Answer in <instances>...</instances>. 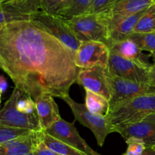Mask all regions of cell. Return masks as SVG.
I'll use <instances>...</instances> for the list:
<instances>
[{"label": "cell", "mask_w": 155, "mask_h": 155, "mask_svg": "<svg viewBox=\"0 0 155 155\" xmlns=\"http://www.w3.org/2000/svg\"><path fill=\"white\" fill-rule=\"evenodd\" d=\"M44 131H33L28 136L0 144V155H27L33 153L42 142Z\"/></svg>", "instance_id": "5bb4252c"}, {"label": "cell", "mask_w": 155, "mask_h": 155, "mask_svg": "<svg viewBox=\"0 0 155 155\" xmlns=\"http://www.w3.org/2000/svg\"><path fill=\"white\" fill-rule=\"evenodd\" d=\"M142 155H155V151L152 147H147Z\"/></svg>", "instance_id": "d6a6232c"}, {"label": "cell", "mask_w": 155, "mask_h": 155, "mask_svg": "<svg viewBox=\"0 0 155 155\" xmlns=\"http://www.w3.org/2000/svg\"><path fill=\"white\" fill-rule=\"evenodd\" d=\"M33 131L27 129L12 128V127L0 126V144L28 136Z\"/></svg>", "instance_id": "484cf974"}, {"label": "cell", "mask_w": 155, "mask_h": 155, "mask_svg": "<svg viewBox=\"0 0 155 155\" xmlns=\"http://www.w3.org/2000/svg\"><path fill=\"white\" fill-rule=\"evenodd\" d=\"M7 88L8 83L6 81L5 78L3 76L0 75V92H2V94H3L7 90Z\"/></svg>", "instance_id": "1f68e13d"}, {"label": "cell", "mask_w": 155, "mask_h": 155, "mask_svg": "<svg viewBox=\"0 0 155 155\" xmlns=\"http://www.w3.org/2000/svg\"><path fill=\"white\" fill-rule=\"evenodd\" d=\"M34 101L41 129L45 132L61 118L58 106L54 101V97L48 93L42 94Z\"/></svg>", "instance_id": "9a60e30c"}, {"label": "cell", "mask_w": 155, "mask_h": 155, "mask_svg": "<svg viewBox=\"0 0 155 155\" xmlns=\"http://www.w3.org/2000/svg\"><path fill=\"white\" fill-rule=\"evenodd\" d=\"M2 92H0V104H1V98H2Z\"/></svg>", "instance_id": "8d00e7d4"}, {"label": "cell", "mask_w": 155, "mask_h": 155, "mask_svg": "<svg viewBox=\"0 0 155 155\" xmlns=\"http://www.w3.org/2000/svg\"><path fill=\"white\" fill-rule=\"evenodd\" d=\"M155 114V92L134 97L115 107L107 115L114 127L139 122Z\"/></svg>", "instance_id": "3957f363"}, {"label": "cell", "mask_w": 155, "mask_h": 155, "mask_svg": "<svg viewBox=\"0 0 155 155\" xmlns=\"http://www.w3.org/2000/svg\"><path fill=\"white\" fill-rule=\"evenodd\" d=\"M30 20L55 37L75 56L76 51L81 45V42L70 28L64 18L39 11L30 15Z\"/></svg>", "instance_id": "277c9868"}, {"label": "cell", "mask_w": 155, "mask_h": 155, "mask_svg": "<svg viewBox=\"0 0 155 155\" xmlns=\"http://www.w3.org/2000/svg\"><path fill=\"white\" fill-rule=\"evenodd\" d=\"M110 48L101 42H82L74 56L75 64L80 69H88L95 67L107 68Z\"/></svg>", "instance_id": "9c48e42d"}, {"label": "cell", "mask_w": 155, "mask_h": 155, "mask_svg": "<svg viewBox=\"0 0 155 155\" xmlns=\"http://www.w3.org/2000/svg\"><path fill=\"white\" fill-rule=\"evenodd\" d=\"M42 142L47 148L61 155H86L76 148L58 140L45 132L42 136Z\"/></svg>", "instance_id": "d6986e66"}, {"label": "cell", "mask_w": 155, "mask_h": 155, "mask_svg": "<svg viewBox=\"0 0 155 155\" xmlns=\"http://www.w3.org/2000/svg\"><path fill=\"white\" fill-rule=\"evenodd\" d=\"M21 93V91L15 87L10 98L0 110V126L12 128L27 129L32 131H42L37 112L29 114L22 113L17 108V101Z\"/></svg>", "instance_id": "8992f818"}, {"label": "cell", "mask_w": 155, "mask_h": 155, "mask_svg": "<svg viewBox=\"0 0 155 155\" xmlns=\"http://www.w3.org/2000/svg\"><path fill=\"white\" fill-rule=\"evenodd\" d=\"M126 142L128 145V148L127 151L122 155H142L147 148L145 144L135 139H130L126 141Z\"/></svg>", "instance_id": "f1b7e54d"}, {"label": "cell", "mask_w": 155, "mask_h": 155, "mask_svg": "<svg viewBox=\"0 0 155 155\" xmlns=\"http://www.w3.org/2000/svg\"><path fill=\"white\" fill-rule=\"evenodd\" d=\"M0 69L2 70L3 71H5V65L4 64H3L1 58H0Z\"/></svg>", "instance_id": "836d02e7"}, {"label": "cell", "mask_w": 155, "mask_h": 155, "mask_svg": "<svg viewBox=\"0 0 155 155\" xmlns=\"http://www.w3.org/2000/svg\"><path fill=\"white\" fill-rule=\"evenodd\" d=\"M152 148H154V151H155V146H154V147H152Z\"/></svg>", "instance_id": "f35d334b"}, {"label": "cell", "mask_w": 155, "mask_h": 155, "mask_svg": "<svg viewBox=\"0 0 155 155\" xmlns=\"http://www.w3.org/2000/svg\"><path fill=\"white\" fill-rule=\"evenodd\" d=\"M27 20H30V15L22 14L5 6L0 5V30L10 23Z\"/></svg>", "instance_id": "cb8c5ba5"}, {"label": "cell", "mask_w": 155, "mask_h": 155, "mask_svg": "<svg viewBox=\"0 0 155 155\" xmlns=\"http://www.w3.org/2000/svg\"><path fill=\"white\" fill-rule=\"evenodd\" d=\"M155 32V3L148 8L135 27V33H147Z\"/></svg>", "instance_id": "44dd1931"}, {"label": "cell", "mask_w": 155, "mask_h": 155, "mask_svg": "<svg viewBox=\"0 0 155 155\" xmlns=\"http://www.w3.org/2000/svg\"><path fill=\"white\" fill-rule=\"evenodd\" d=\"M42 0H6L1 5L30 15L40 11Z\"/></svg>", "instance_id": "ffe728a7"}, {"label": "cell", "mask_w": 155, "mask_h": 155, "mask_svg": "<svg viewBox=\"0 0 155 155\" xmlns=\"http://www.w3.org/2000/svg\"><path fill=\"white\" fill-rule=\"evenodd\" d=\"M155 0H119L112 8V15H130L147 10Z\"/></svg>", "instance_id": "e0dca14e"}, {"label": "cell", "mask_w": 155, "mask_h": 155, "mask_svg": "<svg viewBox=\"0 0 155 155\" xmlns=\"http://www.w3.org/2000/svg\"><path fill=\"white\" fill-rule=\"evenodd\" d=\"M129 39H132L142 51H147L151 54L155 52V32L147 33H133Z\"/></svg>", "instance_id": "7402d4cb"}, {"label": "cell", "mask_w": 155, "mask_h": 155, "mask_svg": "<svg viewBox=\"0 0 155 155\" xmlns=\"http://www.w3.org/2000/svg\"><path fill=\"white\" fill-rule=\"evenodd\" d=\"M115 133L122 136L125 141H140L147 147L155 146V114L149 115L139 122L114 127Z\"/></svg>", "instance_id": "8fae6325"}, {"label": "cell", "mask_w": 155, "mask_h": 155, "mask_svg": "<svg viewBox=\"0 0 155 155\" xmlns=\"http://www.w3.org/2000/svg\"><path fill=\"white\" fill-rule=\"evenodd\" d=\"M76 83L89 90L104 97L110 101L111 93L107 80V68L95 67L88 69H80Z\"/></svg>", "instance_id": "7c38bea8"}, {"label": "cell", "mask_w": 155, "mask_h": 155, "mask_svg": "<svg viewBox=\"0 0 155 155\" xmlns=\"http://www.w3.org/2000/svg\"><path fill=\"white\" fill-rule=\"evenodd\" d=\"M5 1L6 0H0V5H2Z\"/></svg>", "instance_id": "d590c367"}, {"label": "cell", "mask_w": 155, "mask_h": 155, "mask_svg": "<svg viewBox=\"0 0 155 155\" xmlns=\"http://www.w3.org/2000/svg\"><path fill=\"white\" fill-rule=\"evenodd\" d=\"M61 99L69 105L75 117L76 120L89 128L93 133L97 143L100 147L104 145L105 139L109 134L115 133V128L107 117H102L91 112L85 104L76 102L70 95L62 97Z\"/></svg>", "instance_id": "5b68a950"}, {"label": "cell", "mask_w": 155, "mask_h": 155, "mask_svg": "<svg viewBox=\"0 0 155 155\" xmlns=\"http://www.w3.org/2000/svg\"><path fill=\"white\" fill-rule=\"evenodd\" d=\"M107 80L111 93V97L109 101V113L118 105L134 97L142 94L155 92V89L149 83H138L132 80L110 77L107 74Z\"/></svg>", "instance_id": "ba28073f"}, {"label": "cell", "mask_w": 155, "mask_h": 155, "mask_svg": "<svg viewBox=\"0 0 155 155\" xmlns=\"http://www.w3.org/2000/svg\"><path fill=\"white\" fill-rule=\"evenodd\" d=\"M33 154L34 155H61L47 148L45 145V144L43 143V142H42L38 145L37 148L35 149Z\"/></svg>", "instance_id": "f546056e"}, {"label": "cell", "mask_w": 155, "mask_h": 155, "mask_svg": "<svg viewBox=\"0 0 155 155\" xmlns=\"http://www.w3.org/2000/svg\"><path fill=\"white\" fill-rule=\"evenodd\" d=\"M119 0H92L90 8L86 14H100L111 12Z\"/></svg>", "instance_id": "4316f807"}, {"label": "cell", "mask_w": 155, "mask_h": 155, "mask_svg": "<svg viewBox=\"0 0 155 155\" xmlns=\"http://www.w3.org/2000/svg\"><path fill=\"white\" fill-rule=\"evenodd\" d=\"M112 12L84 14L66 20V22L80 42L95 41L109 47V30Z\"/></svg>", "instance_id": "7a4b0ae2"}, {"label": "cell", "mask_w": 155, "mask_h": 155, "mask_svg": "<svg viewBox=\"0 0 155 155\" xmlns=\"http://www.w3.org/2000/svg\"><path fill=\"white\" fill-rule=\"evenodd\" d=\"M110 50L114 51L123 58L133 61L147 67H151L153 65L150 63L148 59L151 57V54L150 55L144 54L138 45L129 38L112 45L110 47Z\"/></svg>", "instance_id": "2e32d148"}, {"label": "cell", "mask_w": 155, "mask_h": 155, "mask_svg": "<svg viewBox=\"0 0 155 155\" xmlns=\"http://www.w3.org/2000/svg\"><path fill=\"white\" fill-rule=\"evenodd\" d=\"M92 0H73L70 7L60 17L68 20L79 15H84L90 8Z\"/></svg>", "instance_id": "d4e9b609"}, {"label": "cell", "mask_w": 155, "mask_h": 155, "mask_svg": "<svg viewBox=\"0 0 155 155\" xmlns=\"http://www.w3.org/2000/svg\"><path fill=\"white\" fill-rule=\"evenodd\" d=\"M74 123L75 122L69 123L61 118L45 133L86 155H101L97 151H94L86 143L84 139L80 136L76 129Z\"/></svg>", "instance_id": "30bf717a"}, {"label": "cell", "mask_w": 155, "mask_h": 155, "mask_svg": "<svg viewBox=\"0 0 155 155\" xmlns=\"http://www.w3.org/2000/svg\"><path fill=\"white\" fill-rule=\"evenodd\" d=\"M27 155H34V154H33V153H32V154H27Z\"/></svg>", "instance_id": "74e56055"}, {"label": "cell", "mask_w": 155, "mask_h": 155, "mask_svg": "<svg viewBox=\"0 0 155 155\" xmlns=\"http://www.w3.org/2000/svg\"><path fill=\"white\" fill-rule=\"evenodd\" d=\"M146 10L130 15H112L109 30V48L117 42L128 39L134 32L135 27Z\"/></svg>", "instance_id": "4fadbf2b"}, {"label": "cell", "mask_w": 155, "mask_h": 155, "mask_svg": "<svg viewBox=\"0 0 155 155\" xmlns=\"http://www.w3.org/2000/svg\"><path fill=\"white\" fill-rule=\"evenodd\" d=\"M150 85L155 89V65H152L149 69Z\"/></svg>", "instance_id": "4dcf8cb0"}, {"label": "cell", "mask_w": 155, "mask_h": 155, "mask_svg": "<svg viewBox=\"0 0 155 155\" xmlns=\"http://www.w3.org/2000/svg\"><path fill=\"white\" fill-rule=\"evenodd\" d=\"M151 57L152 58L153 62H154L153 65H155V52L154 53H152V54H151Z\"/></svg>", "instance_id": "e575fe53"}, {"label": "cell", "mask_w": 155, "mask_h": 155, "mask_svg": "<svg viewBox=\"0 0 155 155\" xmlns=\"http://www.w3.org/2000/svg\"><path fill=\"white\" fill-rule=\"evenodd\" d=\"M73 0H42L40 11L50 15L61 16L70 7Z\"/></svg>", "instance_id": "603a6c76"}, {"label": "cell", "mask_w": 155, "mask_h": 155, "mask_svg": "<svg viewBox=\"0 0 155 155\" xmlns=\"http://www.w3.org/2000/svg\"><path fill=\"white\" fill-rule=\"evenodd\" d=\"M0 58L15 87L33 101L44 93L59 98L69 95L80 70L74 54L30 20L10 23L0 30Z\"/></svg>", "instance_id": "6da1fadb"}, {"label": "cell", "mask_w": 155, "mask_h": 155, "mask_svg": "<svg viewBox=\"0 0 155 155\" xmlns=\"http://www.w3.org/2000/svg\"><path fill=\"white\" fill-rule=\"evenodd\" d=\"M85 104L91 112L102 117H107L110 111L109 101L104 97L89 90H86Z\"/></svg>", "instance_id": "ac0fdd59"}, {"label": "cell", "mask_w": 155, "mask_h": 155, "mask_svg": "<svg viewBox=\"0 0 155 155\" xmlns=\"http://www.w3.org/2000/svg\"><path fill=\"white\" fill-rule=\"evenodd\" d=\"M16 106L18 110L22 113L29 114L36 113L35 101L31 97L22 92L17 101Z\"/></svg>", "instance_id": "83f0119b"}, {"label": "cell", "mask_w": 155, "mask_h": 155, "mask_svg": "<svg viewBox=\"0 0 155 155\" xmlns=\"http://www.w3.org/2000/svg\"><path fill=\"white\" fill-rule=\"evenodd\" d=\"M110 51L107 71L110 77L150 84L149 69L151 67L136 63L123 58L111 50Z\"/></svg>", "instance_id": "52a82bcc"}]
</instances>
